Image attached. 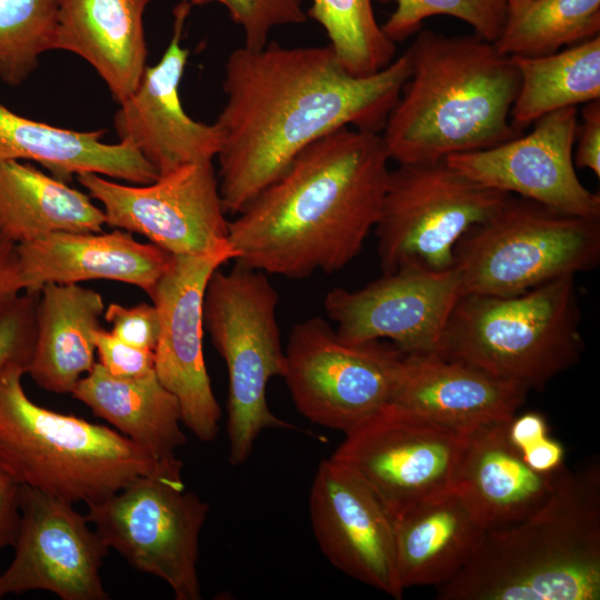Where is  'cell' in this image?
<instances>
[{
  "label": "cell",
  "mask_w": 600,
  "mask_h": 600,
  "mask_svg": "<svg viewBox=\"0 0 600 600\" xmlns=\"http://www.w3.org/2000/svg\"><path fill=\"white\" fill-rule=\"evenodd\" d=\"M102 209L68 183L18 160L0 161V236L19 244L54 232H101Z\"/></svg>",
  "instance_id": "cell-28"
},
{
  "label": "cell",
  "mask_w": 600,
  "mask_h": 600,
  "mask_svg": "<svg viewBox=\"0 0 600 600\" xmlns=\"http://www.w3.org/2000/svg\"><path fill=\"white\" fill-rule=\"evenodd\" d=\"M192 6L181 0L173 9L170 42L159 62L146 67L136 90L114 114L120 142L134 148L160 176L181 167L212 161L221 148L216 123L190 118L179 98L189 50L181 46Z\"/></svg>",
  "instance_id": "cell-18"
},
{
  "label": "cell",
  "mask_w": 600,
  "mask_h": 600,
  "mask_svg": "<svg viewBox=\"0 0 600 600\" xmlns=\"http://www.w3.org/2000/svg\"><path fill=\"white\" fill-rule=\"evenodd\" d=\"M57 28V0H0V78L23 82L54 49Z\"/></svg>",
  "instance_id": "cell-32"
},
{
  "label": "cell",
  "mask_w": 600,
  "mask_h": 600,
  "mask_svg": "<svg viewBox=\"0 0 600 600\" xmlns=\"http://www.w3.org/2000/svg\"><path fill=\"white\" fill-rule=\"evenodd\" d=\"M103 134V130L74 131L34 121L0 103V161H34L66 183L82 172L133 184L159 178L134 148L123 142L104 143Z\"/></svg>",
  "instance_id": "cell-24"
},
{
  "label": "cell",
  "mask_w": 600,
  "mask_h": 600,
  "mask_svg": "<svg viewBox=\"0 0 600 600\" xmlns=\"http://www.w3.org/2000/svg\"><path fill=\"white\" fill-rule=\"evenodd\" d=\"M27 369L0 374V464L20 486L91 506L141 476L183 484L122 433L36 404L21 382Z\"/></svg>",
  "instance_id": "cell-5"
},
{
  "label": "cell",
  "mask_w": 600,
  "mask_h": 600,
  "mask_svg": "<svg viewBox=\"0 0 600 600\" xmlns=\"http://www.w3.org/2000/svg\"><path fill=\"white\" fill-rule=\"evenodd\" d=\"M16 247L0 236V307L23 292Z\"/></svg>",
  "instance_id": "cell-41"
},
{
  "label": "cell",
  "mask_w": 600,
  "mask_h": 600,
  "mask_svg": "<svg viewBox=\"0 0 600 600\" xmlns=\"http://www.w3.org/2000/svg\"><path fill=\"white\" fill-rule=\"evenodd\" d=\"M396 7L382 26L394 43L417 33L427 18L449 16L470 26L474 34L494 42L509 8L508 0H394Z\"/></svg>",
  "instance_id": "cell-33"
},
{
  "label": "cell",
  "mask_w": 600,
  "mask_h": 600,
  "mask_svg": "<svg viewBox=\"0 0 600 600\" xmlns=\"http://www.w3.org/2000/svg\"><path fill=\"white\" fill-rule=\"evenodd\" d=\"M407 51L410 76L381 131L390 160L439 161L523 133L510 120L519 73L493 42L419 30Z\"/></svg>",
  "instance_id": "cell-3"
},
{
  "label": "cell",
  "mask_w": 600,
  "mask_h": 600,
  "mask_svg": "<svg viewBox=\"0 0 600 600\" xmlns=\"http://www.w3.org/2000/svg\"><path fill=\"white\" fill-rule=\"evenodd\" d=\"M23 291L46 283L107 279L142 289L149 297L171 254L131 232H54L16 247Z\"/></svg>",
  "instance_id": "cell-21"
},
{
  "label": "cell",
  "mask_w": 600,
  "mask_h": 600,
  "mask_svg": "<svg viewBox=\"0 0 600 600\" xmlns=\"http://www.w3.org/2000/svg\"><path fill=\"white\" fill-rule=\"evenodd\" d=\"M76 178L102 204L107 226L142 234L170 254L230 246L212 161L181 167L148 184H122L93 172Z\"/></svg>",
  "instance_id": "cell-13"
},
{
  "label": "cell",
  "mask_w": 600,
  "mask_h": 600,
  "mask_svg": "<svg viewBox=\"0 0 600 600\" xmlns=\"http://www.w3.org/2000/svg\"><path fill=\"white\" fill-rule=\"evenodd\" d=\"M578 120V108L560 109L539 118L528 133L446 160L484 187L566 214L600 220V196L581 183L573 163Z\"/></svg>",
  "instance_id": "cell-17"
},
{
  "label": "cell",
  "mask_w": 600,
  "mask_h": 600,
  "mask_svg": "<svg viewBox=\"0 0 600 600\" xmlns=\"http://www.w3.org/2000/svg\"><path fill=\"white\" fill-rule=\"evenodd\" d=\"M103 317L111 326L110 332L113 336L134 347L154 351L160 324L153 303L142 302L133 307L110 303Z\"/></svg>",
  "instance_id": "cell-38"
},
{
  "label": "cell",
  "mask_w": 600,
  "mask_h": 600,
  "mask_svg": "<svg viewBox=\"0 0 600 600\" xmlns=\"http://www.w3.org/2000/svg\"><path fill=\"white\" fill-rule=\"evenodd\" d=\"M508 1H509V6H510V4H514V3L526 1V0H508Z\"/></svg>",
  "instance_id": "cell-42"
},
{
  "label": "cell",
  "mask_w": 600,
  "mask_h": 600,
  "mask_svg": "<svg viewBox=\"0 0 600 600\" xmlns=\"http://www.w3.org/2000/svg\"><path fill=\"white\" fill-rule=\"evenodd\" d=\"M573 163L600 177V99L583 104L576 130Z\"/></svg>",
  "instance_id": "cell-39"
},
{
  "label": "cell",
  "mask_w": 600,
  "mask_h": 600,
  "mask_svg": "<svg viewBox=\"0 0 600 600\" xmlns=\"http://www.w3.org/2000/svg\"><path fill=\"white\" fill-rule=\"evenodd\" d=\"M191 6L217 2L222 4L231 20L241 27L244 44L258 50L267 46L273 28L300 24L307 21L304 0H189Z\"/></svg>",
  "instance_id": "cell-34"
},
{
  "label": "cell",
  "mask_w": 600,
  "mask_h": 600,
  "mask_svg": "<svg viewBox=\"0 0 600 600\" xmlns=\"http://www.w3.org/2000/svg\"><path fill=\"white\" fill-rule=\"evenodd\" d=\"M389 161L381 133L343 127L316 140L228 221L233 260L289 279L342 269L377 224Z\"/></svg>",
  "instance_id": "cell-2"
},
{
  "label": "cell",
  "mask_w": 600,
  "mask_h": 600,
  "mask_svg": "<svg viewBox=\"0 0 600 600\" xmlns=\"http://www.w3.org/2000/svg\"><path fill=\"white\" fill-rule=\"evenodd\" d=\"M529 389L437 353H401L390 402L439 424L469 432L507 422Z\"/></svg>",
  "instance_id": "cell-20"
},
{
  "label": "cell",
  "mask_w": 600,
  "mask_h": 600,
  "mask_svg": "<svg viewBox=\"0 0 600 600\" xmlns=\"http://www.w3.org/2000/svg\"><path fill=\"white\" fill-rule=\"evenodd\" d=\"M400 589L440 586L474 552L484 528L453 490L414 504L392 518Z\"/></svg>",
  "instance_id": "cell-25"
},
{
  "label": "cell",
  "mask_w": 600,
  "mask_h": 600,
  "mask_svg": "<svg viewBox=\"0 0 600 600\" xmlns=\"http://www.w3.org/2000/svg\"><path fill=\"white\" fill-rule=\"evenodd\" d=\"M411 71L406 50L380 71L356 77L331 47L276 42L230 52L222 83L226 103L218 182L226 213L237 214L292 159L343 127L381 133Z\"/></svg>",
  "instance_id": "cell-1"
},
{
  "label": "cell",
  "mask_w": 600,
  "mask_h": 600,
  "mask_svg": "<svg viewBox=\"0 0 600 600\" xmlns=\"http://www.w3.org/2000/svg\"><path fill=\"white\" fill-rule=\"evenodd\" d=\"M99 363L112 376L138 379L156 372L154 351L129 344L100 328L94 336Z\"/></svg>",
  "instance_id": "cell-37"
},
{
  "label": "cell",
  "mask_w": 600,
  "mask_h": 600,
  "mask_svg": "<svg viewBox=\"0 0 600 600\" xmlns=\"http://www.w3.org/2000/svg\"><path fill=\"white\" fill-rule=\"evenodd\" d=\"M151 1L57 0L54 49L86 60L121 103L147 67L143 14Z\"/></svg>",
  "instance_id": "cell-23"
},
{
  "label": "cell",
  "mask_w": 600,
  "mask_h": 600,
  "mask_svg": "<svg viewBox=\"0 0 600 600\" xmlns=\"http://www.w3.org/2000/svg\"><path fill=\"white\" fill-rule=\"evenodd\" d=\"M600 261V220L510 194L454 249L463 294L513 296Z\"/></svg>",
  "instance_id": "cell-8"
},
{
  "label": "cell",
  "mask_w": 600,
  "mask_h": 600,
  "mask_svg": "<svg viewBox=\"0 0 600 600\" xmlns=\"http://www.w3.org/2000/svg\"><path fill=\"white\" fill-rule=\"evenodd\" d=\"M209 510L184 484L141 476L88 506L86 518L109 549L163 580L177 600H200L199 538Z\"/></svg>",
  "instance_id": "cell-10"
},
{
  "label": "cell",
  "mask_w": 600,
  "mask_h": 600,
  "mask_svg": "<svg viewBox=\"0 0 600 600\" xmlns=\"http://www.w3.org/2000/svg\"><path fill=\"white\" fill-rule=\"evenodd\" d=\"M231 259V246L202 254H171L150 296L160 324L156 374L178 399L182 423L204 442L216 439L221 409L203 357V298L213 271Z\"/></svg>",
  "instance_id": "cell-14"
},
{
  "label": "cell",
  "mask_w": 600,
  "mask_h": 600,
  "mask_svg": "<svg viewBox=\"0 0 600 600\" xmlns=\"http://www.w3.org/2000/svg\"><path fill=\"white\" fill-rule=\"evenodd\" d=\"M344 434L331 459L364 481L392 518L452 490L468 442V432L391 402Z\"/></svg>",
  "instance_id": "cell-12"
},
{
  "label": "cell",
  "mask_w": 600,
  "mask_h": 600,
  "mask_svg": "<svg viewBox=\"0 0 600 600\" xmlns=\"http://www.w3.org/2000/svg\"><path fill=\"white\" fill-rule=\"evenodd\" d=\"M519 73L512 126L523 132L539 118L600 99V36L540 57H510Z\"/></svg>",
  "instance_id": "cell-29"
},
{
  "label": "cell",
  "mask_w": 600,
  "mask_h": 600,
  "mask_svg": "<svg viewBox=\"0 0 600 600\" xmlns=\"http://www.w3.org/2000/svg\"><path fill=\"white\" fill-rule=\"evenodd\" d=\"M39 296L40 290H26L0 307V374L14 363L29 367Z\"/></svg>",
  "instance_id": "cell-35"
},
{
  "label": "cell",
  "mask_w": 600,
  "mask_h": 600,
  "mask_svg": "<svg viewBox=\"0 0 600 600\" xmlns=\"http://www.w3.org/2000/svg\"><path fill=\"white\" fill-rule=\"evenodd\" d=\"M279 297L267 273L236 262L211 274L203 298V327L224 360L228 379L229 461L243 464L266 429H298L267 401L268 382L282 377L284 350L277 320Z\"/></svg>",
  "instance_id": "cell-7"
},
{
  "label": "cell",
  "mask_w": 600,
  "mask_h": 600,
  "mask_svg": "<svg viewBox=\"0 0 600 600\" xmlns=\"http://www.w3.org/2000/svg\"><path fill=\"white\" fill-rule=\"evenodd\" d=\"M509 421L468 432L454 478L452 490L484 530L507 527L536 513L551 496L564 467L551 474L532 470L509 440Z\"/></svg>",
  "instance_id": "cell-22"
},
{
  "label": "cell",
  "mask_w": 600,
  "mask_h": 600,
  "mask_svg": "<svg viewBox=\"0 0 600 600\" xmlns=\"http://www.w3.org/2000/svg\"><path fill=\"white\" fill-rule=\"evenodd\" d=\"M152 458L181 473L177 450L187 444L178 399L156 372L138 379L110 374L99 362L71 393Z\"/></svg>",
  "instance_id": "cell-27"
},
{
  "label": "cell",
  "mask_w": 600,
  "mask_h": 600,
  "mask_svg": "<svg viewBox=\"0 0 600 600\" xmlns=\"http://www.w3.org/2000/svg\"><path fill=\"white\" fill-rule=\"evenodd\" d=\"M401 353L380 340L346 342L313 317L292 328L282 378L306 419L347 433L390 403Z\"/></svg>",
  "instance_id": "cell-11"
},
{
  "label": "cell",
  "mask_w": 600,
  "mask_h": 600,
  "mask_svg": "<svg viewBox=\"0 0 600 600\" xmlns=\"http://www.w3.org/2000/svg\"><path fill=\"white\" fill-rule=\"evenodd\" d=\"M20 484L0 464V551L14 544L20 527Z\"/></svg>",
  "instance_id": "cell-40"
},
{
  "label": "cell",
  "mask_w": 600,
  "mask_h": 600,
  "mask_svg": "<svg viewBox=\"0 0 600 600\" xmlns=\"http://www.w3.org/2000/svg\"><path fill=\"white\" fill-rule=\"evenodd\" d=\"M600 36V0H526L510 4L493 42L507 57H540Z\"/></svg>",
  "instance_id": "cell-30"
},
{
  "label": "cell",
  "mask_w": 600,
  "mask_h": 600,
  "mask_svg": "<svg viewBox=\"0 0 600 600\" xmlns=\"http://www.w3.org/2000/svg\"><path fill=\"white\" fill-rule=\"evenodd\" d=\"M309 512L317 543L337 569L401 599L392 517L364 481L331 458L321 461Z\"/></svg>",
  "instance_id": "cell-19"
},
{
  "label": "cell",
  "mask_w": 600,
  "mask_h": 600,
  "mask_svg": "<svg viewBox=\"0 0 600 600\" xmlns=\"http://www.w3.org/2000/svg\"><path fill=\"white\" fill-rule=\"evenodd\" d=\"M104 302L79 283H46L36 308V342L27 373L42 389L72 393L96 364L94 336Z\"/></svg>",
  "instance_id": "cell-26"
},
{
  "label": "cell",
  "mask_w": 600,
  "mask_h": 600,
  "mask_svg": "<svg viewBox=\"0 0 600 600\" xmlns=\"http://www.w3.org/2000/svg\"><path fill=\"white\" fill-rule=\"evenodd\" d=\"M509 196L473 181L446 159L398 164L374 227L382 272L408 263L452 268L459 241Z\"/></svg>",
  "instance_id": "cell-9"
},
{
  "label": "cell",
  "mask_w": 600,
  "mask_h": 600,
  "mask_svg": "<svg viewBox=\"0 0 600 600\" xmlns=\"http://www.w3.org/2000/svg\"><path fill=\"white\" fill-rule=\"evenodd\" d=\"M507 431L522 460L536 472L551 474L564 466V449L548 434L542 414L533 411L516 414L508 422Z\"/></svg>",
  "instance_id": "cell-36"
},
{
  "label": "cell",
  "mask_w": 600,
  "mask_h": 600,
  "mask_svg": "<svg viewBox=\"0 0 600 600\" xmlns=\"http://www.w3.org/2000/svg\"><path fill=\"white\" fill-rule=\"evenodd\" d=\"M20 527L0 599L46 590L62 600H107L100 569L109 548L73 503L20 486Z\"/></svg>",
  "instance_id": "cell-16"
},
{
  "label": "cell",
  "mask_w": 600,
  "mask_h": 600,
  "mask_svg": "<svg viewBox=\"0 0 600 600\" xmlns=\"http://www.w3.org/2000/svg\"><path fill=\"white\" fill-rule=\"evenodd\" d=\"M580 320L573 276L513 296L463 294L437 354L542 390L579 362Z\"/></svg>",
  "instance_id": "cell-6"
},
{
  "label": "cell",
  "mask_w": 600,
  "mask_h": 600,
  "mask_svg": "<svg viewBox=\"0 0 600 600\" xmlns=\"http://www.w3.org/2000/svg\"><path fill=\"white\" fill-rule=\"evenodd\" d=\"M461 296L454 267L433 270L408 263L360 289L330 290L324 309L346 342L388 339L402 353H438Z\"/></svg>",
  "instance_id": "cell-15"
},
{
  "label": "cell",
  "mask_w": 600,
  "mask_h": 600,
  "mask_svg": "<svg viewBox=\"0 0 600 600\" xmlns=\"http://www.w3.org/2000/svg\"><path fill=\"white\" fill-rule=\"evenodd\" d=\"M393 0H311L307 17L324 30L340 66L350 74L366 77L389 66L396 43L374 16V2Z\"/></svg>",
  "instance_id": "cell-31"
},
{
  "label": "cell",
  "mask_w": 600,
  "mask_h": 600,
  "mask_svg": "<svg viewBox=\"0 0 600 600\" xmlns=\"http://www.w3.org/2000/svg\"><path fill=\"white\" fill-rule=\"evenodd\" d=\"M437 588L441 600H598L599 462L564 466L536 513L486 530L466 566Z\"/></svg>",
  "instance_id": "cell-4"
}]
</instances>
